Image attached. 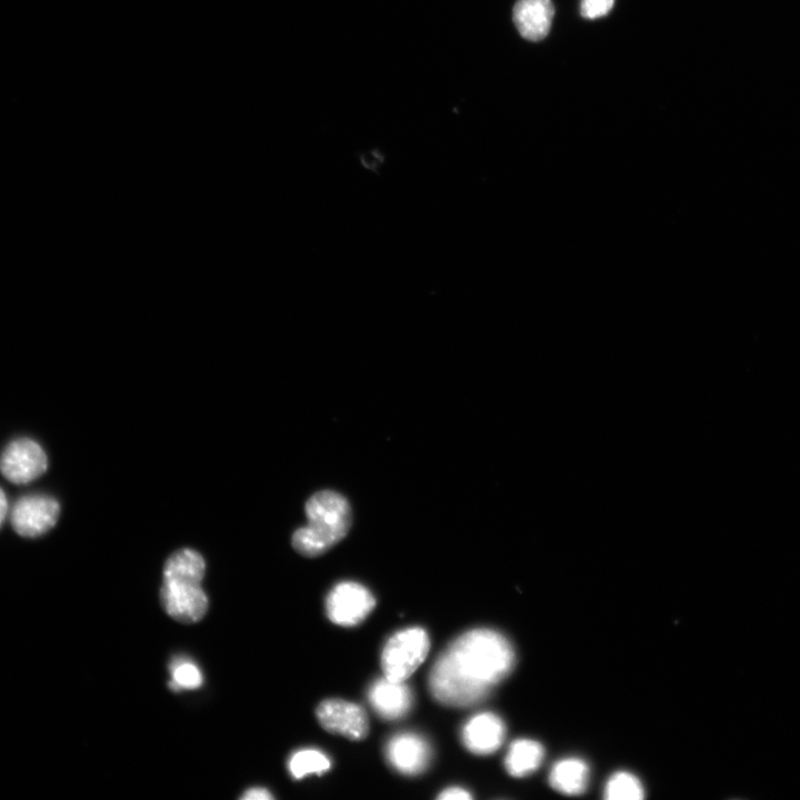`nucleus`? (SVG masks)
I'll list each match as a JSON object with an SVG mask.
<instances>
[{"label":"nucleus","instance_id":"obj_1","mask_svg":"<svg viewBox=\"0 0 800 800\" xmlns=\"http://www.w3.org/2000/svg\"><path fill=\"white\" fill-rule=\"evenodd\" d=\"M514 664L509 640L491 629L460 634L440 653L429 673V690L441 704L466 708L481 702Z\"/></svg>","mask_w":800,"mask_h":800},{"label":"nucleus","instance_id":"obj_2","mask_svg":"<svg viewBox=\"0 0 800 800\" xmlns=\"http://www.w3.org/2000/svg\"><path fill=\"white\" fill-rule=\"evenodd\" d=\"M308 524L292 534V547L304 557H317L348 533L351 526V509L348 500L339 492L322 490L316 492L306 503Z\"/></svg>","mask_w":800,"mask_h":800},{"label":"nucleus","instance_id":"obj_3","mask_svg":"<svg viewBox=\"0 0 800 800\" xmlns=\"http://www.w3.org/2000/svg\"><path fill=\"white\" fill-rule=\"evenodd\" d=\"M430 648L427 631L420 627L400 630L389 638L381 653L387 679L404 682L424 661Z\"/></svg>","mask_w":800,"mask_h":800},{"label":"nucleus","instance_id":"obj_4","mask_svg":"<svg viewBox=\"0 0 800 800\" xmlns=\"http://www.w3.org/2000/svg\"><path fill=\"white\" fill-rule=\"evenodd\" d=\"M59 501L48 493L33 492L19 497L9 510V520L17 534L38 538L49 532L60 517Z\"/></svg>","mask_w":800,"mask_h":800},{"label":"nucleus","instance_id":"obj_5","mask_svg":"<svg viewBox=\"0 0 800 800\" xmlns=\"http://www.w3.org/2000/svg\"><path fill=\"white\" fill-rule=\"evenodd\" d=\"M48 466L47 452L29 437L10 440L0 453V473L14 484H27L38 479Z\"/></svg>","mask_w":800,"mask_h":800},{"label":"nucleus","instance_id":"obj_6","mask_svg":"<svg viewBox=\"0 0 800 800\" xmlns=\"http://www.w3.org/2000/svg\"><path fill=\"white\" fill-rule=\"evenodd\" d=\"M376 606L373 594L352 581L333 587L326 599V612L336 624L352 627L363 621Z\"/></svg>","mask_w":800,"mask_h":800},{"label":"nucleus","instance_id":"obj_7","mask_svg":"<svg viewBox=\"0 0 800 800\" xmlns=\"http://www.w3.org/2000/svg\"><path fill=\"white\" fill-rule=\"evenodd\" d=\"M316 716L321 727L351 740H362L369 732V720L364 710L350 701L327 699L319 703Z\"/></svg>","mask_w":800,"mask_h":800},{"label":"nucleus","instance_id":"obj_8","mask_svg":"<svg viewBox=\"0 0 800 800\" xmlns=\"http://www.w3.org/2000/svg\"><path fill=\"white\" fill-rule=\"evenodd\" d=\"M160 601L164 611L182 623H194L203 618L208 610V598L201 584L163 581Z\"/></svg>","mask_w":800,"mask_h":800},{"label":"nucleus","instance_id":"obj_9","mask_svg":"<svg viewBox=\"0 0 800 800\" xmlns=\"http://www.w3.org/2000/svg\"><path fill=\"white\" fill-rule=\"evenodd\" d=\"M386 756L397 771L407 776H416L427 769L431 759V748L421 736L402 732L388 741Z\"/></svg>","mask_w":800,"mask_h":800},{"label":"nucleus","instance_id":"obj_10","mask_svg":"<svg viewBox=\"0 0 800 800\" xmlns=\"http://www.w3.org/2000/svg\"><path fill=\"white\" fill-rule=\"evenodd\" d=\"M506 727L494 713L482 712L470 718L462 729V742L474 754H490L504 740Z\"/></svg>","mask_w":800,"mask_h":800},{"label":"nucleus","instance_id":"obj_11","mask_svg":"<svg viewBox=\"0 0 800 800\" xmlns=\"http://www.w3.org/2000/svg\"><path fill=\"white\" fill-rule=\"evenodd\" d=\"M374 711L386 720L402 718L411 708L412 693L404 682H397L386 677L374 681L368 692Z\"/></svg>","mask_w":800,"mask_h":800},{"label":"nucleus","instance_id":"obj_12","mask_svg":"<svg viewBox=\"0 0 800 800\" xmlns=\"http://www.w3.org/2000/svg\"><path fill=\"white\" fill-rule=\"evenodd\" d=\"M553 13L551 0H518L513 8V22L523 38L538 41L548 34Z\"/></svg>","mask_w":800,"mask_h":800},{"label":"nucleus","instance_id":"obj_13","mask_svg":"<svg viewBox=\"0 0 800 800\" xmlns=\"http://www.w3.org/2000/svg\"><path fill=\"white\" fill-rule=\"evenodd\" d=\"M549 782L560 793L568 796L581 794L589 782L588 764L576 757L561 759L550 770Z\"/></svg>","mask_w":800,"mask_h":800},{"label":"nucleus","instance_id":"obj_14","mask_svg":"<svg viewBox=\"0 0 800 800\" xmlns=\"http://www.w3.org/2000/svg\"><path fill=\"white\" fill-rule=\"evenodd\" d=\"M206 571L202 556L191 549L172 553L163 567V581L201 584Z\"/></svg>","mask_w":800,"mask_h":800},{"label":"nucleus","instance_id":"obj_15","mask_svg":"<svg viewBox=\"0 0 800 800\" xmlns=\"http://www.w3.org/2000/svg\"><path fill=\"white\" fill-rule=\"evenodd\" d=\"M543 757V747L538 741L518 739L510 744L504 759V767L512 777H526L540 767Z\"/></svg>","mask_w":800,"mask_h":800},{"label":"nucleus","instance_id":"obj_16","mask_svg":"<svg viewBox=\"0 0 800 800\" xmlns=\"http://www.w3.org/2000/svg\"><path fill=\"white\" fill-rule=\"evenodd\" d=\"M330 768V759L317 749L298 750L288 760L289 772L296 780L313 773L322 774Z\"/></svg>","mask_w":800,"mask_h":800},{"label":"nucleus","instance_id":"obj_17","mask_svg":"<svg viewBox=\"0 0 800 800\" xmlns=\"http://www.w3.org/2000/svg\"><path fill=\"white\" fill-rule=\"evenodd\" d=\"M171 680L169 687L173 691L183 689L193 690L199 688L202 682V673L197 664L186 657H177L169 664Z\"/></svg>","mask_w":800,"mask_h":800},{"label":"nucleus","instance_id":"obj_18","mask_svg":"<svg viewBox=\"0 0 800 800\" xmlns=\"http://www.w3.org/2000/svg\"><path fill=\"white\" fill-rule=\"evenodd\" d=\"M644 789L632 773L620 771L612 774L604 787V798L610 800H640Z\"/></svg>","mask_w":800,"mask_h":800},{"label":"nucleus","instance_id":"obj_19","mask_svg":"<svg viewBox=\"0 0 800 800\" xmlns=\"http://www.w3.org/2000/svg\"><path fill=\"white\" fill-rule=\"evenodd\" d=\"M614 0H581L580 11L587 19L606 16L613 7Z\"/></svg>","mask_w":800,"mask_h":800},{"label":"nucleus","instance_id":"obj_20","mask_svg":"<svg viewBox=\"0 0 800 800\" xmlns=\"http://www.w3.org/2000/svg\"><path fill=\"white\" fill-rule=\"evenodd\" d=\"M471 798L472 796L467 790L458 787L448 788L438 796V799L441 800H468Z\"/></svg>","mask_w":800,"mask_h":800},{"label":"nucleus","instance_id":"obj_21","mask_svg":"<svg viewBox=\"0 0 800 800\" xmlns=\"http://www.w3.org/2000/svg\"><path fill=\"white\" fill-rule=\"evenodd\" d=\"M243 800H270L273 796L264 788L256 787L247 790L242 796Z\"/></svg>","mask_w":800,"mask_h":800},{"label":"nucleus","instance_id":"obj_22","mask_svg":"<svg viewBox=\"0 0 800 800\" xmlns=\"http://www.w3.org/2000/svg\"><path fill=\"white\" fill-rule=\"evenodd\" d=\"M9 510H10V507H9L8 498H7L3 489L0 487V527L4 522L6 518L9 516Z\"/></svg>","mask_w":800,"mask_h":800}]
</instances>
